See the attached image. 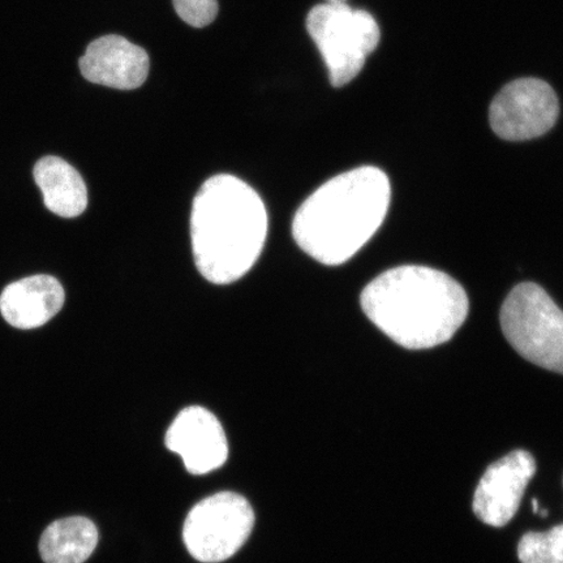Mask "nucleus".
<instances>
[{
    "label": "nucleus",
    "mask_w": 563,
    "mask_h": 563,
    "mask_svg": "<svg viewBox=\"0 0 563 563\" xmlns=\"http://www.w3.org/2000/svg\"><path fill=\"white\" fill-rule=\"evenodd\" d=\"M368 319L391 341L408 350L440 346L466 321L468 298L446 273L432 267H394L362 292Z\"/></svg>",
    "instance_id": "obj_1"
},
{
    "label": "nucleus",
    "mask_w": 563,
    "mask_h": 563,
    "mask_svg": "<svg viewBox=\"0 0 563 563\" xmlns=\"http://www.w3.org/2000/svg\"><path fill=\"white\" fill-rule=\"evenodd\" d=\"M391 188L377 167L363 166L335 176L302 202L292 235L300 249L323 265L349 262L382 227Z\"/></svg>",
    "instance_id": "obj_2"
},
{
    "label": "nucleus",
    "mask_w": 563,
    "mask_h": 563,
    "mask_svg": "<svg viewBox=\"0 0 563 563\" xmlns=\"http://www.w3.org/2000/svg\"><path fill=\"white\" fill-rule=\"evenodd\" d=\"M267 211L260 195L234 175L211 176L197 192L191 214L197 269L214 285L249 273L264 250Z\"/></svg>",
    "instance_id": "obj_3"
},
{
    "label": "nucleus",
    "mask_w": 563,
    "mask_h": 563,
    "mask_svg": "<svg viewBox=\"0 0 563 563\" xmlns=\"http://www.w3.org/2000/svg\"><path fill=\"white\" fill-rule=\"evenodd\" d=\"M306 26L319 48L334 88L347 86L376 51L382 31L369 12L347 3H322L309 11Z\"/></svg>",
    "instance_id": "obj_4"
},
{
    "label": "nucleus",
    "mask_w": 563,
    "mask_h": 563,
    "mask_svg": "<svg viewBox=\"0 0 563 563\" xmlns=\"http://www.w3.org/2000/svg\"><path fill=\"white\" fill-rule=\"evenodd\" d=\"M511 346L528 362L563 375V311L538 285H518L501 309Z\"/></svg>",
    "instance_id": "obj_5"
},
{
    "label": "nucleus",
    "mask_w": 563,
    "mask_h": 563,
    "mask_svg": "<svg viewBox=\"0 0 563 563\" xmlns=\"http://www.w3.org/2000/svg\"><path fill=\"white\" fill-rule=\"evenodd\" d=\"M255 512L234 492H221L202 499L189 511L183 540L192 558L203 563L232 558L251 537Z\"/></svg>",
    "instance_id": "obj_6"
},
{
    "label": "nucleus",
    "mask_w": 563,
    "mask_h": 563,
    "mask_svg": "<svg viewBox=\"0 0 563 563\" xmlns=\"http://www.w3.org/2000/svg\"><path fill=\"white\" fill-rule=\"evenodd\" d=\"M559 115L558 95L548 82L534 77L508 84L489 109L492 130L508 141L543 136L558 123Z\"/></svg>",
    "instance_id": "obj_7"
},
{
    "label": "nucleus",
    "mask_w": 563,
    "mask_h": 563,
    "mask_svg": "<svg viewBox=\"0 0 563 563\" xmlns=\"http://www.w3.org/2000/svg\"><path fill=\"white\" fill-rule=\"evenodd\" d=\"M534 474L537 462L525 450H516L493 463L475 492L476 517L492 527L508 525L516 516Z\"/></svg>",
    "instance_id": "obj_8"
},
{
    "label": "nucleus",
    "mask_w": 563,
    "mask_h": 563,
    "mask_svg": "<svg viewBox=\"0 0 563 563\" xmlns=\"http://www.w3.org/2000/svg\"><path fill=\"white\" fill-rule=\"evenodd\" d=\"M166 446L179 454L189 474L206 475L223 466L229 443L220 420L207 408L187 407L166 433Z\"/></svg>",
    "instance_id": "obj_9"
},
{
    "label": "nucleus",
    "mask_w": 563,
    "mask_h": 563,
    "mask_svg": "<svg viewBox=\"0 0 563 563\" xmlns=\"http://www.w3.org/2000/svg\"><path fill=\"white\" fill-rule=\"evenodd\" d=\"M81 75L98 86L137 89L150 75V55L122 35H103L90 42L79 62Z\"/></svg>",
    "instance_id": "obj_10"
},
{
    "label": "nucleus",
    "mask_w": 563,
    "mask_h": 563,
    "mask_svg": "<svg viewBox=\"0 0 563 563\" xmlns=\"http://www.w3.org/2000/svg\"><path fill=\"white\" fill-rule=\"evenodd\" d=\"M65 299L59 280L42 274L7 286L0 295V313L13 328L37 329L60 312Z\"/></svg>",
    "instance_id": "obj_11"
},
{
    "label": "nucleus",
    "mask_w": 563,
    "mask_h": 563,
    "mask_svg": "<svg viewBox=\"0 0 563 563\" xmlns=\"http://www.w3.org/2000/svg\"><path fill=\"white\" fill-rule=\"evenodd\" d=\"M44 202L52 213L63 218H76L88 207V189L79 172L59 157L41 158L34 166Z\"/></svg>",
    "instance_id": "obj_12"
},
{
    "label": "nucleus",
    "mask_w": 563,
    "mask_h": 563,
    "mask_svg": "<svg viewBox=\"0 0 563 563\" xmlns=\"http://www.w3.org/2000/svg\"><path fill=\"white\" fill-rule=\"evenodd\" d=\"M97 543L96 525L88 518L70 517L46 528L40 554L45 563H84L93 554Z\"/></svg>",
    "instance_id": "obj_13"
},
{
    "label": "nucleus",
    "mask_w": 563,
    "mask_h": 563,
    "mask_svg": "<svg viewBox=\"0 0 563 563\" xmlns=\"http://www.w3.org/2000/svg\"><path fill=\"white\" fill-rule=\"evenodd\" d=\"M522 563H563V525L547 532H528L518 547Z\"/></svg>",
    "instance_id": "obj_14"
},
{
    "label": "nucleus",
    "mask_w": 563,
    "mask_h": 563,
    "mask_svg": "<svg viewBox=\"0 0 563 563\" xmlns=\"http://www.w3.org/2000/svg\"><path fill=\"white\" fill-rule=\"evenodd\" d=\"M173 4L178 16L194 27L210 25L220 10L217 0H173Z\"/></svg>",
    "instance_id": "obj_15"
},
{
    "label": "nucleus",
    "mask_w": 563,
    "mask_h": 563,
    "mask_svg": "<svg viewBox=\"0 0 563 563\" xmlns=\"http://www.w3.org/2000/svg\"><path fill=\"white\" fill-rule=\"evenodd\" d=\"M533 512H539L538 499H533Z\"/></svg>",
    "instance_id": "obj_16"
},
{
    "label": "nucleus",
    "mask_w": 563,
    "mask_h": 563,
    "mask_svg": "<svg viewBox=\"0 0 563 563\" xmlns=\"http://www.w3.org/2000/svg\"><path fill=\"white\" fill-rule=\"evenodd\" d=\"M327 2H330V3H346L347 0H327Z\"/></svg>",
    "instance_id": "obj_17"
}]
</instances>
